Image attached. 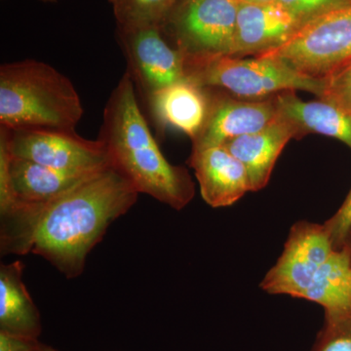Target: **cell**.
Returning a JSON list of instances; mask_svg holds the SVG:
<instances>
[{
  "mask_svg": "<svg viewBox=\"0 0 351 351\" xmlns=\"http://www.w3.org/2000/svg\"><path fill=\"white\" fill-rule=\"evenodd\" d=\"M245 2H250V3H274L277 0H242Z\"/></svg>",
  "mask_w": 351,
  "mask_h": 351,
  "instance_id": "cb8c5ba5",
  "label": "cell"
},
{
  "mask_svg": "<svg viewBox=\"0 0 351 351\" xmlns=\"http://www.w3.org/2000/svg\"><path fill=\"white\" fill-rule=\"evenodd\" d=\"M39 1L44 2V3H56L58 0H39Z\"/></svg>",
  "mask_w": 351,
  "mask_h": 351,
  "instance_id": "484cf974",
  "label": "cell"
},
{
  "mask_svg": "<svg viewBox=\"0 0 351 351\" xmlns=\"http://www.w3.org/2000/svg\"><path fill=\"white\" fill-rule=\"evenodd\" d=\"M302 299L319 304L325 315L351 313V254L346 246L323 263Z\"/></svg>",
  "mask_w": 351,
  "mask_h": 351,
  "instance_id": "e0dca14e",
  "label": "cell"
},
{
  "mask_svg": "<svg viewBox=\"0 0 351 351\" xmlns=\"http://www.w3.org/2000/svg\"><path fill=\"white\" fill-rule=\"evenodd\" d=\"M311 351H351V313L325 315L324 326Z\"/></svg>",
  "mask_w": 351,
  "mask_h": 351,
  "instance_id": "d6986e66",
  "label": "cell"
},
{
  "mask_svg": "<svg viewBox=\"0 0 351 351\" xmlns=\"http://www.w3.org/2000/svg\"><path fill=\"white\" fill-rule=\"evenodd\" d=\"M140 193L112 164L51 201L39 216L31 253L66 278L83 274L90 252L113 221L137 202Z\"/></svg>",
  "mask_w": 351,
  "mask_h": 351,
  "instance_id": "6da1fadb",
  "label": "cell"
},
{
  "mask_svg": "<svg viewBox=\"0 0 351 351\" xmlns=\"http://www.w3.org/2000/svg\"><path fill=\"white\" fill-rule=\"evenodd\" d=\"M324 88L319 99L351 113V60L323 77Z\"/></svg>",
  "mask_w": 351,
  "mask_h": 351,
  "instance_id": "ffe728a7",
  "label": "cell"
},
{
  "mask_svg": "<svg viewBox=\"0 0 351 351\" xmlns=\"http://www.w3.org/2000/svg\"><path fill=\"white\" fill-rule=\"evenodd\" d=\"M115 34L128 64L126 71L145 98L186 80L184 56L164 39L160 27L117 29Z\"/></svg>",
  "mask_w": 351,
  "mask_h": 351,
  "instance_id": "9c48e42d",
  "label": "cell"
},
{
  "mask_svg": "<svg viewBox=\"0 0 351 351\" xmlns=\"http://www.w3.org/2000/svg\"><path fill=\"white\" fill-rule=\"evenodd\" d=\"M239 5L240 0H178L162 27H171L184 56L230 55Z\"/></svg>",
  "mask_w": 351,
  "mask_h": 351,
  "instance_id": "8992f818",
  "label": "cell"
},
{
  "mask_svg": "<svg viewBox=\"0 0 351 351\" xmlns=\"http://www.w3.org/2000/svg\"><path fill=\"white\" fill-rule=\"evenodd\" d=\"M302 27V23L277 2L250 3L240 0L230 56H261L282 45Z\"/></svg>",
  "mask_w": 351,
  "mask_h": 351,
  "instance_id": "30bf717a",
  "label": "cell"
},
{
  "mask_svg": "<svg viewBox=\"0 0 351 351\" xmlns=\"http://www.w3.org/2000/svg\"><path fill=\"white\" fill-rule=\"evenodd\" d=\"M261 56L279 58L304 75L324 77L351 60V4L309 21L282 45Z\"/></svg>",
  "mask_w": 351,
  "mask_h": 351,
  "instance_id": "5b68a950",
  "label": "cell"
},
{
  "mask_svg": "<svg viewBox=\"0 0 351 351\" xmlns=\"http://www.w3.org/2000/svg\"><path fill=\"white\" fill-rule=\"evenodd\" d=\"M276 2L295 16L302 25L324 14L350 5L348 0H277Z\"/></svg>",
  "mask_w": 351,
  "mask_h": 351,
  "instance_id": "44dd1931",
  "label": "cell"
},
{
  "mask_svg": "<svg viewBox=\"0 0 351 351\" xmlns=\"http://www.w3.org/2000/svg\"><path fill=\"white\" fill-rule=\"evenodd\" d=\"M278 113L297 128L299 138L315 133L341 141L351 149V113L324 100L304 101L295 91L276 95Z\"/></svg>",
  "mask_w": 351,
  "mask_h": 351,
  "instance_id": "9a60e30c",
  "label": "cell"
},
{
  "mask_svg": "<svg viewBox=\"0 0 351 351\" xmlns=\"http://www.w3.org/2000/svg\"><path fill=\"white\" fill-rule=\"evenodd\" d=\"M32 351H58L55 350V348H51L49 346L44 345V343H39V341H36V345H34V348H32Z\"/></svg>",
  "mask_w": 351,
  "mask_h": 351,
  "instance_id": "603a6c76",
  "label": "cell"
},
{
  "mask_svg": "<svg viewBox=\"0 0 351 351\" xmlns=\"http://www.w3.org/2000/svg\"><path fill=\"white\" fill-rule=\"evenodd\" d=\"M24 269L21 260L0 267V331L38 339L40 315L23 280Z\"/></svg>",
  "mask_w": 351,
  "mask_h": 351,
  "instance_id": "2e32d148",
  "label": "cell"
},
{
  "mask_svg": "<svg viewBox=\"0 0 351 351\" xmlns=\"http://www.w3.org/2000/svg\"><path fill=\"white\" fill-rule=\"evenodd\" d=\"M345 246L346 247V248L348 249V250H350V254H351V230H350V234H348V239H346ZM345 246H343V247H345Z\"/></svg>",
  "mask_w": 351,
  "mask_h": 351,
  "instance_id": "d4e9b609",
  "label": "cell"
},
{
  "mask_svg": "<svg viewBox=\"0 0 351 351\" xmlns=\"http://www.w3.org/2000/svg\"><path fill=\"white\" fill-rule=\"evenodd\" d=\"M184 60L188 80L205 88H223L241 98L257 100L297 90L320 98L324 88L323 78L304 75L276 57L242 59L230 55H212L184 56Z\"/></svg>",
  "mask_w": 351,
  "mask_h": 351,
  "instance_id": "277c9868",
  "label": "cell"
},
{
  "mask_svg": "<svg viewBox=\"0 0 351 351\" xmlns=\"http://www.w3.org/2000/svg\"><path fill=\"white\" fill-rule=\"evenodd\" d=\"M189 162L203 200L211 207L232 206L251 191L243 164L223 145L193 147Z\"/></svg>",
  "mask_w": 351,
  "mask_h": 351,
  "instance_id": "7c38bea8",
  "label": "cell"
},
{
  "mask_svg": "<svg viewBox=\"0 0 351 351\" xmlns=\"http://www.w3.org/2000/svg\"><path fill=\"white\" fill-rule=\"evenodd\" d=\"M276 95L267 100L240 101L230 97L213 96L206 123L193 147H216L226 141L256 133L278 117Z\"/></svg>",
  "mask_w": 351,
  "mask_h": 351,
  "instance_id": "8fae6325",
  "label": "cell"
},
{
  "mask_svg": "<svg viewBox=\"0 0 351 351\" xmlns=\"http://www.w3.org/2000/svg\"><path fill=\"white\" fill-rule=\"evenodd\" d=\"M147 100L159 129H176L193 141L206 123L211 95L186 78L154 92Z\"/></svg>",
  "mask_w": 351,
  "mask_h": 351,
  "instance_id": "4fadbf2b",
  "label": "cell"
},
{
  "mask_svg": "<svg viewBox=\"0 0 351 351\" xmlns=\"http://www.w3.org/2000/svg\"><path fill=\"white\" fill-rule=\"evenodd\" d=\"M98 138L107 147L113 167L138 193L177 211L195 197V184L188 170L171 164L154 140L127 71L106 104Z\"/></svg>",
  "mask_w": 351,
  "mask_h": 351,
  "instance_id": "7a4b0ae2",
  "label": "cell"
},
{
  "mask_svg": "<svg viewBox=\"0 0 351 351\" xmlns=\"http://www.w3.org/2000/svg\"><path fill=\"white\" fill-rule=\"evenodd\" d=\"M335 250L324 225L306 221L295 223L282 254L265 274L261 288L267 294L302 299L318 270Z\"/></svg>",
  "mask_w": 351,
  "mask_h": 351,
  "instance_id": "ba28073f",
  "label": "cell"
},
{
  "mask_svg": "<svg viewBox=\"0 0 351 351\" xmlns=\"http://www.w3.org/2000/svg\"><path fill=\"white\" fill-rule=\"evenodd\" d=\"M178 0H108L117 29L162 27Z\"/></svg>",
  "mask_w": 351,
  "mask_h": 351,
  "instance_id": "ac0fdd59",
  "label": "cell"
},
{
  "mask_svg": "<svg viewBox=\"0 0 351 351\" xmlns=\"http://www.w3.org/2000/svg\"><path fill=\"white\" fill-rule=\"evenodd\" d=\"M293 138H299L297 128L278 114L263 130L232 138L221 145L243 164L251 191H258L269 182L277 159Z\"/></svg>",
  "mask_w": 351,
  "mask_h": 351,
  "instance_id": "5bb4252c",
  "label": "cell"
},
{
  "mask_svg": "<svg viewBox=\"0 0 351 351\" xmlns=\"http://www.w3.org/2000/svg\"><path fill=\"white\" fill-rule=\"evenodd\" d=\"M335 249L345 246L351 230V189L337 213L324 223Z\"/></svg>",
  "mask_w": 351,
  "mask_h": 351,
  "instance_id": "7402d4cb",
  "label": "cell"
},
{
  "mask_svg": "<svg viewBox=\"0 0 351 351\" xmlns=\"http://www.w3.org/2000/svg\"><path fill=\"white\" fill-rule=\"evenodd\" d=\"M348 2H350V4H351V0H348Z\"/></svg>",
  "mask_w": 351,
  "mask_h": 351,
  "instance_id": "4316f807",
  "label": "cell"
},
{
  "mask_svg": "<svg viewBox=\"0 0 351 351\" xmlns=\"http://www.w3.org/2000/svg\"><path fill=\"white\" fill-rule=\"evenodd\" d=\"M14 156L63 172L91 173L110 165L100 140H87L76 132L19 129L0 126Z\"/></svg>",
  "mask_w": 351,
  "mask_h": 351,
  "instance_id": "52a82bcc",
  "label": "cell"
},
{
  "mask_svg": "<svg viewBox=\"0 0 351 351\" xmlns=\"http://www.w3.org/2000/svg\"><path fill=\"white\" fill-rule=\"evenodd\" d=\"M83 114L75 85L49 64L27 59L0 66V126L75 132Z\"/></svg>",
  "mask_w": 351,
  "mask_h": 351,
  "instance_id": "3957f363",
  "label": "cell"
}]
</instances>
